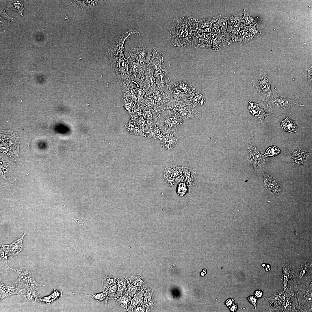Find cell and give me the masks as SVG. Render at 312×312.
<instances>
[{
	"mask_svg": "<svg viewBox=\"0 0 312 312\" xmlns=\"http://www.w3.org/2000/svg\"><path fill=\"white\" fill-rule=\"evenodd\" d=\"M183 120L179 114L169 110L164 111L159 118L158 125L167 135H172L182 124Z\"/></svg>",
	"mask_w": 312,
	"mask_h": 312,
	"instance_id": "1",
	"label": "cell"
},
{
	"mask_svg": "<svg viewBox=\"0 0 312 312\" xmlns=\"http://www.w3.org/2000/svg\"><path fill=\"white\" fill-rule=\"evenodd\" d=\"M247 157L251 169L255 172H262L264 168V157L259 151L257 148L251 144L246 148Z\"/></svg>",
	"mask_w": 312,
	"mask_h": 312,
	"instance_id": "2",
	"label": "cell"
},
{
	"mask_svg": "<svg viewBox=\"0 0 312 312\" xmlns=\"http://www.w3.org/2000/svg\"><path fill=\"white\" fill-rule=\"evenodd\" d=\"M16 275V281L18 286L22 289L25 287H33L45 285L37 282L35 279L30 270L28 268L23 267L17 269L10 268Z\"/></svg>",
	"mask_w": 312,
	"mask_h": 312,
	"instance_id": "3",
	"label": "cell"
},
{
	"mask_svg": "<svg viewBox=\"0 0 312 312\" xmlns=\"http://www.w3.org/2000/svg\"><path fill=\"white\" fill-rule=\"evenodd\" d=\"M129 53L131 60L141 64H148L152 57V50L141 44L132 48Z\"/></svg>",
	"mask_w": 312,
	"mask_h": 312,
	"instance_id": "4",
	"label": "cell"
},
{
	"mask_svg": "<svg viewBox=\"0 0 312 312\" xmlns=\"http://www.w3.org/2000/svg\"><path fill=\"white\" fill-rule=\"evenodd\" d=\"M166 182L172 186L178 183L184 182L185 178L181 166H170L166 168L164 173Z\"/></svg>",
	"mask_w": 312,
	"mask_h": 312,
	"instance_id": "5",
	"label": "cell"
},
{
	"mask_svg": "<svg viewBox=\"0 0 312 312\" xmlns=\"http://www.w3.org/2000/svg\"><path fill=\"white\" fill-rule=\"evenodd\" d=\"M25 301L39 305L42 304L40 296V291L37 287H25L17 295Z\"/></svg>",
	"mask_w": 312,
	"mask_h": 312,
	"instance_id": "6",
	"label": "cell"
},
{
	"mask_svg": "<svg viewBox=\"0 0 312 312\" xmlns=\"http://www.w3.org/2000/svg\"><path fill=\"white\" fill-rule=\"evenodd\" d=\"M263 176L264 184L268 193L271 196H277L282 193V189L279 183L272 176L261 172Z\"/></svg>",
	"mask_w": 312,
	"mask_h": 312,
	"instance_id": "7",
	"label": "cell"
},
{
	"mask_svg": "<svg viewBox=\"0 0 312 312\" xmlns=\"http://www.w3.org/2000/svg\"><path fill=\"white\" fill-rule=\"evenodd\" d=\"M152 51V55L149 64L151 68L155 72L158 73L164 68V56L162 53L156 47L153 48Z\"/></svg>",
	"mask_w": 312,
	"mask_h": 312,
	"instance_id": "8",
	"label": "cell"
},
{
	"mask_svg": "<svg viewBox=\"0 0 312 312\" xmlns=\"http://www.w3.org/2000/svg\"><path fill=\"white\" fill-rule=\"evenodd\" d=\"M22 289L16 281L8 283L5 285L1 283L0 288V300L12 295H17Z\"/></svg>",
	"mask_w": 312,
	"mask_h": 312,
	"instance_id": "9",
	"label": "cell"
},
{
	"mask_svg": "<svg viewBox=\"0 0 312 312\" xmlns=\"http://www.w3.org/2000/svg\"><path fill=\"white\" fill-rule=\"evenodd\" d=\"M25 235L24 233L20 238L10 244H2L8 256L12 257L17 255L23 250L24 248L23 241Z\"/></svg>",
	"mask_w": 312,
	"mask_h": 312,
	"instance_id": "10",
	"label": "cell"
},
{
	"mask_svg": "<svg viewBox=\"0 0 312 312\" xmlns=\"http://www.w3.org/2000/svg\"><path fill=\"white\" fill-rule=\"evenodd\" d=\"M189 191L194 185L197 177L196 171L195 168H191L183 166H181Z\"/></svg>",
	"mask_w": 312,
	"mask_h": 312,
	"instance_id": "11",
	"label": "cell"
},
{
	"mask_svg": "<svg viewBox=\"0 0 312 312\" xmlns=\"http://www.w3.org/2000/svg\"><path fill=\"white\" fill-rule=\"evenodd\" d=\"M4 2L6 10L15 11L21 16H23L24 8L23 1L8 0L5 1Z\"/></svg>",
	"mask_w": 312,
	"mask_h": 312,
	"instance_id": "12",
	"label": "cell"
},
{
	"mask_svg": "<svg viewBox=\"0 0 312 312\" xmlns=\"http://www.w3.org/2000/svg\"><path fill=\"white\" fill-rule=\"evenodd\" d=\"M98 0L72 1V5L77 9L80 10L94 8L96 5Z\"/></svg>",
	"mask_w": 312,
	"mask_h": 312,
	"instance_id": "13",
	"label": "cell"
},
{
	"mask_svg": "<svg viewBox=\"0 0 312 312\" xmlns=\"http://www.w3.org/2000/svg\"><path fill=\"white\" fill-rule=\"evenodd\" d=\"M183 121L189 119H194L198 115L197 111L192 107L188 106L181 109L178 114Z\"/></svg>",
	"mask_w": 312,
	"mask_h": 312,
	"instance_id": "14",
	"label": "cell"
},
{
	"mask_svg": "<svg viewBox=\"0 0 312 312\" xmlns=\"http://www.w3.org/2000/svg\"><path fill=\"white\" fill-rule=\"evenodd\" d=\"M145 291L139 290L134 297L132 298L130 305L127 309L129 311H131L135 307L144 304L143 298Z\"/></svg>",
	"mask_w": 312,
	"mask_h": 312,
	"instance_id": "15",
	"label": "cell"
},
{
	"mask_svg": "<svg viewBox=\"0 0 312 312\" xmlns=\"http://www.w3.org/2000/svg\"><path fill=\"white\" fill-rule=\"evenodd\" d=\"M281 126L285 131L290 133L296 132L298 127L294 122L288 117L284 120L281 121Z\"/></svg>",
	"mask_w": 312,
	"mask_h": 312,
	"instance_id": "16",
	"label": "cell"
},
{
	"mask_svg": "<svg viewBox=\"0 0 312 312\" xmlns=\"http://www.w3.org/2000/svg\"><path fill=\"white\" fill-rule=\"evenodd\" d=\"M161 142L163 148L170 150L175 146L177 140L172 136L167 135L161 140Z\"/></svg>",
	"mask_w": 312,
	"mask_h": 312,
	"instance_id": "17",
	"label": "cell"
},
{
	"mask_svg": "<svg viewBox=\"0 0 312 312\" xmlns=\"http://www.w3.org/2000/svg\"><path fill=\"white\" fill-rule=\"evenodd\" d=\"M129 279L132 283L140 290L145 291L147 287L146 281L140 275L132 276Z\"/></svg>",
	"mask_w": 312,
	"mask_h": 312,
	"instance_id": "18",
	"label": "cell"
},
{
	"mask_svg": "<svg viewBox=\"0 0 312 312\" xmlns=\"http://www.w3.org/2000/svg\"><path fill=\"white\" fill-rule=\"evenodd\" d=\"M306 152L304 151L294 152L292 155V163L295 166L303 164L306 159Z\"/></svg>",
	"mask_w": 312,
	"mask_h": 312,
	"instance_id": "19",
	"label": "cell"
},
{
	"mask_svg": "<svg viewBox=\"0 0 312 312\" xmlns=\"http://www.w3.org/2000/svg\"><path fill=\"white\" fill-rule=\"evenodd\" d=\"M62 292L56 289H54L51 294L49 296L40 297L42 304H48L50 306L53 302L62 296Z\"/></svg>",
	"mask_w": 312,
	"mask_h": 312,
	"instance_id": "20",
	"label": "cell"
},
{
	"mask_svg": "<svg viewBox=\"0 0 312 312\" xmlns=\"http://www.w3.org/2000/svg\"><path fill=\"white\" fill-rule=\"evenodd\" d=\"M131 299L129 296L124 294L121 295L114 299L122 308L127 310L130 304Z\"/></svg>",
	"mask_w": 312,
	"mask_h": 312,
	"instance_id": "21",
	"label": "cell"
},
{
	"mask_svg": "<svg viewBox=\"0 0 312 312\" xmlns=\"http://www.w3.org/2000/svg\"><path fill=\"white\" fill-rule=\"evenodd\" d=\"M128 283V279L126 277H122L117 279V292L116 298L122 295L126 289Z\"/></svg>",
	"mask_w": 312,
	"mask_h": 312,
	"instance_id": "22",
	"label": "cell"
},
{
	"mask_svg": "<svg viewBox=\"0 0 312 312\" xmlns=\"http://www.w3.org/2000/svg\"><path fill=\"white\" fill-rule=\"evenodd\" d=\"M283 271L281 280L285 285H287L288 279L293 275V271L288 265L284 264L283 265Z\"/></svg>",
	"mask_w": 312,
	"mask_h": 312,
	"instance_id": "23",
	"label": "cell"
},
{
	"mask_svg": "<svg viewBox=\"0 0 312 312\" xmlns=\"http://www.w3.org/2000/svg\"><path fill=\"white\" fill-rule=\"evenodd\" d=\"M0 254L1 268L5 270L9 269L10 267L8 265L7 262L8 256L2 244L0 246Z\"/></svg>",
	"mask_w": 312,
	"mask_h": 312,
	"instance_id": "24",
	"label": "cell"
},
{
	"mask_svg": "<svg viewBox=\"0 0 312 312\" xmlns=\"http://www.w3.org/2000/svg\"><path fill=\"white\" fill-rule=\"evenodd\" d=\"M128 280V284L126 289L121 295L127 294L132 298L137 294L138 291L140 290L137 287L133 284L129 278Z\"/></svg>",
	"mask_w": 312,
	"mask_h": 312,
	"instance_id": "25",
	"label": "cell"
},
{
	"mask_svg": "<svg viewBox=\"0 0 312 312\" xmlns=\"http://www.w3.org/2000/svg\"><path fill=\"white\" fill-rule=\"evenodd\" d=\"M73 294H79L88 296L96 300L98 302L102 301L105 302H107L108 300L106 289L102 293L93 294L91 295L77 294L75 293H73Z\"/></svg>",
	"mask_w": 312,
	"mask_h": 312,
	"instance_id": "26",
	"label": "cell"
},
{
	"mask_svg": "<svg viewBox=\"0 0 312 312\" xmlns=\"http://www.w3.org/2000/svg\"><path fill=\"white\" fill-rule=\"evenodd\" d=\"M117 279L109 276H107L103 278L102 282L104 289H107L116 284Z\"/></svg>",
	"mask_w": 312,
	"mask_h": 312,
	"instance_id": "27",
	"label": "cell"
},
{
	"mask_svg": "<svg viewBox=\"0 0 312 312\" xmlns=\"http://www.w3.org/2000/svg\"><path fill=\"white\" fill-rule=\"evenodd\" d=\"M281 153L279 148L276 146L269 147L263 155L264 157H272L276 156Z\"/></svg>",
	"mask_w": 312,
	"mask_h": 312,
	"instance_id": "28",
	"label": "cell"
},
{
	"mask_svg": "<svg viewBox=\"0 0 312 312\" xmlns=\"http://www.w3.org/2000/svg\"><path fill=\"white\" fill-rule=\"evenodd\" d=\"M108 300L111 298L114 299L116 298L117 292V283L114 286L106 289Z\"/></svg>",
	"mask_w": 312,
	"mask_h": 312,
	"instance_id": "29",
	"label": "cell"
},
{
	"mask_svg": "<svg viewBox=\"0 0 312 312\" xmlns=\"http://www.w3.org/2000/svg\"><path fill=\"white\" fill-rule=\"evenodd\" d=\"M187 186L186 183L184 182L180 183L179 184L177 190L178 195L183 196L185 195L187 190Z\"/></svg>",
	"mask_w": 312,
	"mask_h": 312,
	"instance_id": "30",
	"label": "cell"
},
{
	"mask_svg": "<svg viewBox=\"0 0 312 312\" xmlns=\"http://www.w3.org/2000/svg\"><path fill=\"white\" fill-rule=\"evenodd\" d=\"M152 129L149 133V136L152 138H158L160 134L159 130L158 129L155 128Z\"/></svg>",
	"mask_w": 312,
	"mask_h": 312,
	"instance_id": "31",
	"label": "cell"
},
{
	"mask_svg": "<svg viewBox=\"0 0 312 312\" xmlns=\"http://www.w3.org/2000/svg\"><path fill=\"white\" fill-rule=\"evenodd\" d=\"M146 310L144 304L139 305L133 308L131 310L132 312H144Z\"/></svg>",
	"mask_w": 312,
	"mask_h": 312,
	"instance_id": "32",
	"label": "cell"
},
{
	"mask_svg": "<svg viewBox=\"0 0 312 312\" xmlns=\"http://www.w3.org/2000/svg\"><path fill=\"white\" fill-rule=\"evenodd\" d=\"M247 299L251 303L254 305L255 308L256 309L257 300V298L256 297L253 296H251L247 298Z\"/></svg>",
	"mask_w": 312,
	"mask_h": 312,
	"instance_id": "33",
	"label": "cell"
},
{
	"mask_svg": "<svg viewBox=\"0 0 312 312\" xmlns=\"http://www.w3.org/2000/svg\"><path fill=\"white\" fill-rule=\"evenodd\" d=\"M234 300L231 298L227 299L225 302V305L229 307L234 304Z\"/></svg>",
	"mask_w": 312,
	"mask_h": 312,
	"instance_id": "34",
	"label": "cell"
},
{
	"mask_svg": "<svg viewBox=\"0 0 312 312\" xmlns=\"http://www.w3.org/2000/svg\"><path fill=\"white\" fill-rule=\"evenodd\" d=\"M263 293V291L261 290H257L254 292L255 296L257 298L261 297Z\"/></svg>",
	"mask_w": 312,
	"mask_h": 312,
	"instance_id": "35",
	"label": "cell"
},
{
	"mask_svg": "<svg viewBox=\"0 0 312 312\" xmlns=\"http://www.w3.org/2000/svg\"><path fill=\"white\" fill-rule=\"evenodd\" d=\"M229 307L232 312H235L238 309L237 304H234Z\"/></svg>",
	"mask_w": 312,
	"mask_h": 312,
	"instance_id": "36",
	"label": "cell"
},
{
	"mask_svg": "<svg viewBox=\"0 0 312 312\" xmlns=\"http://www.w3.org/2000/svg\"><path fill=\"white\" fill-rule=\"evenodd\" d=\"M76 222L79 225H83L84 223V222L82 220H81L78 219H76Z\"/></svg>",
	"mask_w": 312,
	"mask_h": 312,
	"instance_id": "37",
	"label": "cell"
},
{
	"mask_svg": "<svg viewBox=\"0 0 312 312\" xmlns=\"http://www.w3.org/2000/svg\"><path fill=\"white\" fill-rule=\"evenodd\" d=\"M204 274H205L203 272H202L201 273V276H204Z\"/></svg>",
	"mask_w": 312,
	"mask_h": 312,
	"instance_id": "38",
	"label": "cell"
}]
</instances>
